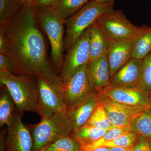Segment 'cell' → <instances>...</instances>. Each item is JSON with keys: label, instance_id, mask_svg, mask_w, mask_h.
Segmentation results:
<instances>
[{"label": "cell", "instance_id": "8992f818", "mask_svg": "<svg viewBox=\"0 0 151 151\" xmlns=\"http://www.w3.org/2000/svg\"><path fill=\"white\" fill-rule=\"evenodd\" d=\"M33 130L34 151H38L58 139L71 134L73 127L68 116L53 113L41 116Z\"/></svg>", "mask_w": 151, "mask_h": 151}, {"label": "cell", "instance_id": "cb8c5ba5", "mask_svg": "<svg viewBox=\"0 0 151 151\" xmlns=\"http://www.w3.org/2000/svg\"><path fill=\"white\" fill-rule=\"evenodd\" d=\"M129 125L122 127H115L109 130L102 137L94 142L88 145L81 147L80 151H91L97 148L100 147L105 143L113 140L124 133L130 132Z\"/></svg>", "mask_w": 151, "mask_h": 151}, {"label": "cell", "instance_id": "d590c367", "mask_svg": "<svg viewBox=\"0 0 151 151\" xmlns=\"http://www.w3.org/2000/svg\"><path fill=\"white\" fill-rule=\"evenodd\" d=\"M91 151H110V148L109 147H101L97 148Z\"/></svg>", "mask_w": 151, "mask_h": 151}, {"label": "cell", "instance_id": "f1b7e54d", "mask_svg": "<svg viewBox=\"0 0 151 151\" xmlns=\"http://www.w3.org/2000/svg\"><path fill=\"white\" fill-rule=\"evenodd\" d=\"M7 72L14 73L13 63L9 55L0 52V73Z\"/></svg>", "mask_w": 151, "mask_h": 151}, {"label": "cell", "instance_id": "7a4b0ae2", "mask_svg": "<svg viewBox=\"0 0 151 151\" xmlns=\"http://www.w3.org/2000/svg\"><path fill=\"white\" fill-rule=\"evenodd\" d=\"M35 77L15 75L11 72L0 73L1 85L5 86L19 112L38 113V93Z\"/></svg>", "mask_w": 151, "mask_h": 151}, {"label": "cell", "instance_id": "2e32d148", "mask_svg": "<svg viewBox=\"0 0 151 151\" xmlns=\"http://www.w3.org/2000/svg\"><path fill=\"white\" fill-rule=\"evenodd\" d=\"M88 75L92 89L101 92L108 87L111 77L107 54L94 61H89Z\"/></svg>", "mask_w": 151, "mask_h": 151}, {"label": "cell", "instance_id": "4dcf8cb0", "mask_svg": "<svg viewBox=\"0 0 151 151\" xmlns=\"http://www.w3.org/2000/svg\"><path fill=\"white\" fill-rule=\"evenodd\" d=\"M0 52L9 54V44L2 31L0 30Z\"/></svg>", "mask_w": 151, "mask_h": 151}, {"label": "cell", "instance_id": "5b68a950", "mask_svg": "<svg viewBox=\"0 0 151 151\" xmlns=\"http://www.w3.org/2000/svg\"><path fill=\"white\" fill-rule=\"evenodd\" d=\"M94 24L111 41L136 38L151 29L133 24L122 10L113 9L103 14Z\"/></svg>", "mask_w": 151, "mask_h": 151}, {"label": "cell", "instance_id": "74e56055", "mask_svg": "<svg viewBox=\"0 0 151 151\" xmlns=\"http://www.w3.org/2000/svg\"><path fill=\"white\" fill-rule=\"evenodd\" d=\"M150 100L151 104V92L150 93Z\"/></svg>", "mask_w": 151, "mask_h": 151}, {"label": "cell", "instance_id": "f35d334b", "mask_svg": "<svg viewBox=\"0 0 151 151\" xmlns=\"http://www.w3.org/2000/svg\"><path fill=\"white\" fill-rule=\"evenodd\" d=\"M52 151H63V150H54Z\"/></svg>", "mask_w": 151, "mask_h": 151}, {"label": "cell", "instance_id": "484cf974", "mask_svg": "<svg viewBox=\"0 0 151 151\" xmlns=\"http://www.w3.org/2000/svg\"><path fill=\"white\" fill-rule=\"evenodd\" d=\"M81 146L70 135L64 136L45 147V151H80Z\"/></svg>", "mask_w": 151, "mask_h": 151}, {"label": "cell", "instance_id": "603a6c76", "mask_svg": "<svg viewBox=\"0 0 151 151\" xmlns=\"http://www.w3.org/2000/svg\"><path fill=\"white\" fill-rule=\"evenodd\" d=\"M151 51V29L136 39L132 50V58L142 60Z\"/></svg>", "mask_w": 151, "mask_h": 151}, {"label": "cell", "instance_id": "ac0fdd59", "mask_svg": "<svg viewBox=\"0 0 151 151\" xmlns=\"http://www.w3.org/2000/svg\"><path fill=\"white\" fill-rule=\"evenodd\" d=\"M107 132L86 123L81 127L73 129L70 135L82 147L88 145L97 141Z\"/></svg>", "mask_w": 151, "mask_h": 151}, {"label": "cell", "instance_id": "44dd1931", "mask_svg": "<svg viewBox=\"0 0 151 151\" xmlns=\"http://www.w3.org/2000/svg\"><path fill=\"white\" fill-rule=\"evenodd\" d=\"M14 100L8 89L3 93L0 99V126L8 127L12 121L14 115Z\"/></svg>", "mask_w": 151, "mask_h": 151}, {"label": "cell", "instance_id": "5bb4252c", "mask_svg": "<svg viewBox=\"0 0 151 151\" xmlns=\"http://www.w3.org/2000/svg\"><path fill=\"white\" fill-rule=\"evenodd\" d=\"M101 92L104 96L119 103L145 109L151 108L150 94L139 88H109Z\"/></svg>", "mask_w": 151, "mask_h": 151}, {"label": "cell", "instance_id": "52a82bcc", "mask_svg": "<svg viewBox=\"0 0 151 151\" xmlns=\"http://www.w3.org/2000/svg\"><path fill=\"white\" fill-rule=\"evenodd\" d=\"M90 27L66 52L60 75L63 83L67 81L78 68L89 62Z\"/></svg>", "mask_w": 151, "mask_h": 151}, {"label": "cell", "instance_id": "7402d4cb", "mask_svg": "<svg viewBox=\"0 0 151 151\" xmlns=\"http://www.w3.org/2000/svg\"><path fill=\"white\" fill-rule=\"evenodd\" d=\"M23 6V0H0V26L16 15Z\"/></svg>", "mask_w": 151, "mask_h": 151}, {"label": "cell", "instance_id": "7c38bea8", "mask_svg": "<svg viewBox=\"0 0 151 151\" xmlns=\"http://www.w3.org/2000/svg\"><path fill=\"white\" fill-rule=\"evenodd\" d=\"M142 60L131 58L112 76L106 89L139 88L142 78Z\"/></svg>", "mask_w": 151, "mask_h": 151}, {"label": "cell", "instance_id": "4fadbf2b", "mask_svg": "<svg viewBox=\"0 0 151 151\" xmlns=\"http://www.w3.org/2000/svg\"><path fill=\"white\" fill-rule=\"evenodd\" d=\"M8 127L6 145L7 151H31L33 139L29 130L22 121L21 116L14 115Z\"/></svg>", "mask_w": 151, "mask_h": 151}, {"label": "cell", "instance_id": "d6986e66", "mask_svg": "<svg viewBox=\"0 0 151 151\" xmlns=\"http://www.w3.org/2000/svg\"><path fill=\"white\" fill-rule=\"evenodd\" d=\"M130 131L151 142V108L136 116L129 124Z\"/></svg>", "mask_w": 151, "mask_h": 151}, {"label": "cell", "instance_id": "9a60e30c", "mask_svg": "<svg viewBox=\"0 0 151 151\" xmlns=\"http://www.w3.org/2000/svg\"><path fill=\"white\" fill-rule=\"evenodd\" d=\"M138 37L111 42L107 53L111 78L132 58L133 46Z\"/></svg>", "mask_w": 151, "mask_h": 151}, {"label": "cell", "instance_id": "30bf717a", "mask_svg": "<svg viewBox=\"0 0 151 151\" xmlns=\"http://www.w3.org/2000/svg\"><path fill=\"white\" fill-rule=\"evenodd\" d=\"M100 93V104L115 127L129 125L136 116L147 109L119 103L104 96L101 92Z\"/></svg>", "mask_w": 151, "mask_h": 151}, {"label": "cell", "instance_id": "ba28073f", "mask_svg": "<svg viewBox=\"0 0 151 151\" xmlns=\"http://www.w3.org/2000/svg\"><path fill=\"white\" fill-rule=\"evenodd\" d=\"M88 63L78 68L73 75L63 83L58 93L68 107L73 106L92 90L88 75Z\"/></svg>", "mask_w": 151, "mask_h": 151}, {"label": "cell", "instance_id": "6da1fadb", "mask_svg": "<svg viewBox=\"0 0 151 151\" xmlns=\"http://www.w3.org/2000/svg\"><path fill=\"white\" fill-rule=\"evenodd\" d=\"M40 28L33 6H23L16 15L0 26L8 42L14 73L41 78L58 91L62 79L52 66Z\"/></svg>", "mask_w": 151, "mask_h": 151}, {"label": "cell", "instance_id": "83f0119b", "mask_svg": "<svg viewBox=\"0 0 151 151\" xmlns=\"http://www.w3.org/2000/svg\"><path fill=\"white\" fill-rule=\"evenodd\" d=\"M142 78L139 88L150 94L151 92V51L142 60Z\"/></svg>", "mask_w": 151, "mask_h": 151}, {"label": "cell", "instance_id": "836d02e7", "mask_svg": "<svg viewBox=\"0 0 151 151\" xmlns=\"http://www.w3.org/2000/svg\"><path fill=\"white\" fill-rule=\"evenodd\" d=\"M35 0H23V5L26 6H33Z\"/></svg>", "mask_w": 151, "mask_h": 151}, {"label": "cell", "instance_id": "e0dca14e", "mask_svg": "<svg viewBox=\"0 0 151 151\" xmlns=\"http://www.w3.org/2000/svg\"><path fill=\"white\" fill-rule=\"evenodd\" d=\"M111 42L94 23L92 24L90 29L89 62L107 54Z\"/></svg>", "mask_w": 151, "mask_h": 151}, {"label": "cell", "instance_id": "8fae6325", "mask_svg": "<svg viewBox=\"0 0 151 151\" xmlns=\"http://www.w3.org/2000/svg\"><path fill=\"white\" fill-rule=\"evenodd\" d=\"M100 102V92L92 89L77 103L68 107V116L73 129L84 126L88 122Z\"/></svg>", "mask_w": 151, "mask_h": 151}, {"label": "cell", "instance_id": "3957f363", "mask_svg": "<svg viewBox=\"0 0 151 151\" xmlns=\"http://www.w3.org/2000/svg\"><path fill=\"white\" fill-rule=\"evenodd\" d=\"M35 8L37 21L48 38L52 62L61 70L64 60V21L52 7Z\"/></svg>", "mask_w": 151, "mask_h": 151}, {"label": "cell", "instance_id": "277c9868", "mask_svg": "<svg viewBox=\"0 0 151 151\" xmlns=\"http://www.w3.org/2000/svg\"><path fill=\"white\" fill-rule=\"evenodd\" d=\"M114 4L100 3L90 1L77 12L65 19L64 51L67 52L100 16L114 9Z\"/></svg>", "mask_w": 151, "mask_h": 151}, {"label": "cell", "instance_id": "ffe728a7", "mask_svg": "<svg viewBox=\"0 0 151 151\" xmlns=\"http://www.w3.org/2000/svg\"><path fill=\"white\" fill-rule=\"evenodd\" d=\"M91 0H58L52 6L60 18L65 21L77 12Z\"/></svg>", "mask_w": 151, "mask_h": 151}, {"label": "cell", "instance_id": "4316f807", "mask_svg": "<svg viewBox=\"0 0 151 151\" xmlns=\"http://www.w3.org/2000/svg\"><path fill=\"white\" fill-rule=\"evenodd\" d=\"M137 136L131 132L124 133L113 140L105 143L101 146L104 147H121L131 148L137 139Z\"/></svg>", "mask_w": 151, "mask_h": 151}, {"label": "cell", "instance_id": "9c48e42d", "mask_svg": "<svg viewBox=\"0 0 151 151\" xmlns=\"http://www.w3.org/2000/svg\"><path fill=\"white\" fill-rule=\"evenodd\" d=\"M38 93V113L40 116L58 113L67 115L68 108L57 89L46 81L37 78Z\"/></svg>", "mask_w": 151, "mask_h": 151}, {"label": "cell", "instance_id": "f546056e", "mask_svg": "<svg viewBox=\"0 0 151 151\" xmlns=\"http://www.w3.org/2000/svg\"><path fill=\"white\" fill-rule=\"evenodd\" d=\"M132 151H151V142L141 135L137 136Z\"/></svg>", "mask_w": 151, "mask_h": 151}, {"label": "cell", "instance_id": "d6a6232c", "mask_svg": "<svg viewBox=\"0 0 151 151\" xmlns=\"http://www.w3.org/2000/svg\"><path fill=\"white\" fill-rule=\"evenodd\" d=\"M110 148V151H132L131 148H127L113 147Z\"/></svg>", "mask_w": 151, "mask_h": 151}, {"label": "cell", "instance_id": "8d00e7d4", "mask_svg": "<svg viewBox=\"0 0 151 151\" xmlns=\"http://www.w3.org/2000/svg\"><path fill=\"white\" fill-rule=\"evenodd\" d=\"M45 147L43 148L40 149V150H38V151H45Z\"/></svg>", "mask_w": 151, "mask_h": 151}, {"label": "cell", "instance_id": "d4e9b609", "mask_svg": "<svg viewBox=\"0 0 151 151\" xmlns=\"http://www.w3.org/2000/svg\"><path fill=\"white\" fill-rule=\"evenodd\" d=\"M86 123L100 129L106 131H109L115 127L109 120L100 102Z\"/></svg>", "mask_w": 151, "mask_h": 151}, {"label": "cell", "instance_id": "e575fe53", "mask_svg": "<svg viewBox=\"0 0 151 151\" xmlns=\"http://www.w3.org/2000/svg\"><path fill=\"white\" fill-rule=\"evenodd\" d=\"M100 3H114L116 0H91Z\"/></svg>", "mask_w": 151, "mask_h": 151}, {"label": "cell", "instance_id": "1f68e13d", "mask_svg": "<svg viewBox=\"0 0 151 151\" xmlns=\"http://www.w3.org/2000/svg\"><path fill=\"white\" fill-rule=\"evenodd\" d=\"M58 0H35L33 6L35 8L52 6Z\"/></svg>", "mask_w": 151, "mask_h": 151}]
</instances>
